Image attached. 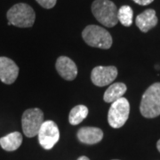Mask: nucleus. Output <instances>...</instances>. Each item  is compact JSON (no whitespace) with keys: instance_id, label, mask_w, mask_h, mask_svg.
<instances>
[{"instance_id":"nucleus-12","label":"nucleus","mask_w":160,"mask_h":160,"mask_svg":"<svg viewBox=\"0 0 160 160\" xmlns=\"http://www.w3.org/2000/svg\"><path fill=\"white\" fill-rule=\"evenodd\" d=\"M158 17L156 11L153 9H147L139 14L135 19V23L139 29L142 32H148L158 24Z\"/></svg>"},{"instance_id":"nucleus-7","label":"nucleus","mask_w":160,"mask_h":160,"mask_svg":"<svg viewBox=\"0 0 160 160\" xmlns=\"http://www.w3.org/2000/svg\"><path fill=\"white\" fill-rule=\"evenodd\" d=\"M38 136L39 144L43 149H51L53 148L60 139V131L56 123L52 120L44 121Z\"/></svg>"},{"instance_id":"nucleus-16","label":"nucleus","mask_w":160,"mask_h":160,"mask_svg":"<svg viewBox=\"0 0 160 160\" xmlns=\"http://www.w3.org/2000/svg\"><path fill=\"white\" fill-rule=\"evenodd\" d=\"M133 12L131 6H122L118 10V19L122 25L126 27H130L132 23Z\"/></svg>"},{"instance_id":"nucleus-2","label":"nucleus","mask_w":160,"mask_h":160,"mask_svg":"<svg viewBox=\"0 0 160 160\" xmlns=\"http://www.w3.org/2000/svg\"><path fill=\"white\" fill-rule=\"evenodd\" d=\"M6 17L8 25H13L18 28H30L35 22L36 13L30 6L19 3L8 10Z\"/></svg>"},{"instance_id":"nucleus-13","label":"nucleus","mask_w":160,"mask_h":160,"mask_svg":"<svg viewBox=\"0 0 160 160\" xmlns=\"http://www.w3.org/2000/svg\"><path fill=\"white\" fill-rule=\"evenodd\" d=\"M22 143V135L19 132H12L4 137L0 138V146L6 151H14Z\"/></svg>"},{"instance_id":"nucleus-6","label":"nucleus","mask_w":160,"mask_h":160,"mask_svg":"<svg viewBox=\"0 0 160 160\" xmlns=\"http://www.w3.org/2000/svg\"><path fill=\"white\" fill-rule=\"evenodd\" d=\"M44 121V113L40 109L34 108L25 110L22 118V131L25 136L32 138L38 135Z\"/></svg>"},{"instance_id":"nucleus-10","label":"nucleus","mask_w":160,"mask_h":160,"mask_svg":"<svg viewBox=\"0 0 160 160\" xmlns=\"http://www.w3.org/2000/svg\"><path fill=\"white\" fill-rule=\"evenodd\" d=\"M55 68L58 74L65 80H74L78 76V68L76 63L67 56H60L58 58L55 63Z\"/></svg>"},{"instance_id":"nucleus-9","label":"nucleus","mask_w":160,"mask_h":160,"mask_svg":"<svg viewBox=\"0 0 160 160\" xmlns=\"http://www.w3.org/2000/svg\"><path fill=\"white\" fill-rule=\"evenodd\" d=\"M19 75V67L12 59L0 57V80L6 84L11 85L15 82Z\"/></svg>"},{"instance_id":"nucleus-5","label":"nucleus","mask_w":160,"mask_h":160,"mask_svg":"<svg viewBox=\"0 0 160 160\" xmlns=\"http://www.w3.org/2000/svg\"><path fill=\"white\" fill-rule=\"evenodd\" d=\"M130 113L128 100L122 97L111 103L108 113V122L112 128H120L126 123Z\"/></svg>"},{"instance_id":"nucleus-18","label":"nucleus","mask_w":160,"mask_h":160,"mask_svg":"<svg viewBox=\"0 0 160 160\" xmlns=\"http://www.w3.org/2000/svg\"><path fill=\"white\" fill-rule=\"evenodd\" d=\"M132 1L140 6H148L149 4H151L154 0H132Z\"/></svg>"},{"instance_id":"nucleus-14","label":"nucleus","mask_w":160,"mask_h":160,"mask_svg":"<svg viewBox=\"0 0 160 160\" xmlns=\"http://www.w3.org/2000/svg\"><path fill=\"white\" fill-rule=\"evenodd\" d=\"M127 87L124 83H115L109 86V88L105 91L103 95V100L107 103H112L123 97L126 93Z\"/></svg>"},{"instance_id":"nucleus-17","label":"nucleus","mask_w":160,"mask_h":160,"mask_svg":"<svg viewBox=\"0 0 160 160\" xmlns=\"http://www.w3.org/2000/svg\"><path fill=\"white\" fill-rule=\"evenodd\" d=\"M40 6L46 9H51L56 5L57 0H36Z\"/></svg>"},{"instance_id":"nucleus-21","label":"nucleus","mask_w":160,"mask_h":160,"mask_svg":"<svg viewBox=\"0 0 160 160\" xmlns=\"http://www.w3.org/2000/svg\"><path fill=\"white\" fill-rule=\"evenodd\" d=\"M113 160H118V159H113Z\"/></svg>"},{"instance_id":"nucleus-19","label":"nucleus","mask_w":160,"mask_h":160,"mask_svg":"<svg viewBox=\"0 0 160 160\" xmlns=\"http://www.w3.org/2000/svg\"><path fill=\"white\" fill-rule=\"evenodd\" d=\"M77 160H90L87 157H86V156H82V157H80V158H78Z\"/></svg>"},{"instance_id":"nucleus-4","label":"nucleus","mask_w":160,"mask_h":160,"mask_svg":"<svg viewBox=\"0 0 160 160\" xmlns=\"http://www.w3.org/2000/svg\"><path fill=\"white\" fill-rule=\"evenodd\" d=\"M82 38L88 46L101 49H109L112 37L107 29L97 25H88L82 32Z\"/></svg>"},{"instance_id":"nucleus-3","label":"nucleus","mask_w":160,"mask_h":160,"mask_svg":"<svg viewBox=\"0 0 160 160\" xmlns=\"http://www.w3.org/2000/svg\"><path fill=\"white\" fill-rule=\"evenodd\" d=\"M140 111L144 118H153L160 115V83H154L143 93Z\"/></svg>"},{"instance_id":"nucleus-11","label":"nucleus","mask_w":160,"mask_h":160,"mask_svg":"<svg viewBox=\"0 0 160 160\" xmlns=\"http://www.w3.org/2000/svg\"><path fill=\"white\" fill-rule=\"evenodd\" d=\"M77 136L80 142L92 145L100 142L102 140L103 132L98 127L85 126L78 131Z\"/></svg>"},{"instance_id":"nucleus-20","label":"nucleus","mask_w":160,"mask_h":160,"mask_svg":"<svg viewBox=\"0 0 160 160\" xmlns=\"http://www.w3.org/2000/svg\"><path fill=\"white\" fill-rule=\"evenodd\" d=\"M157 148H158V151L160 152V140H158V142H157Z\"/></svg>"},{"instance_id":"nucleus-15","label":"nucleus","mask_w":160,"mask_h":160,"mask_svg":"<svg viewBox=\"0 0 160 160\" xmlns=\"http://www.w3.org/2000/svg\"><path fill=\"white\" fill-rule=\"evenodd\" d=\"M89 113L88 108L85 105H77L70 110L69 115V122L72 126L79 125L87 117Z\"/></svg>"},{"instance_id":"nucleus-8","label":"nucleus","mask_w":160,"mask_h":160,"mask_svg":"<svg viewBox=\"0 0 160 160\" xmlns=\"http://www.w3.org/2000/svg\"><path fill=\"white\" fill-rule=\"evenodd\" d=\"M118 71L115 66H98L92 70L91 80L95 86L102 87L112 83Z\"/></svg>"},{"instance_id":"nucleus-1","label":"nucleus","mask_w":160,"mask_h":160,"mask_svg":"<svg viewBox=\"0 0 160 160\" xmlns=\"http://www.w3.org/2000/svg\"><path fill=\"white\" fill-rule=\"evenodd\" d=\"M93 16L103 26L112 28L118 22V8L110 0H94L92 4Z\"/></svg>"}]
</instances>
